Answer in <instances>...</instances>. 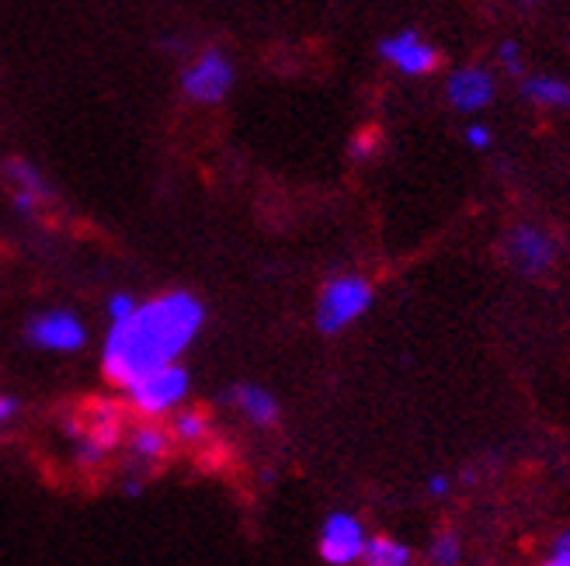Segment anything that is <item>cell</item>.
I'll use <instances>...</instances> for the list:
<instances>
[{
    "label": "cell",
    "mask_w": 570,
    "mask_h": 566,
    "mask_svg": "<svg viewBox=\"0 0 570 566\" xmlns=\"http://www.w3.org/2000/svg\"><path fill=\"white\" fill-rule=\"evenodd\" d=\"M550 563H553V566H570V532H567L563 539L557 543V549H553Z\"/></svg>",
    "instance_id": "obj_23"
},
{
    "label": "cell",
    "mask_w": 570,
    "mask_h": 566,
    "mask_svg": "<svg viewBox=\"0 0 570 566\" xmlns=\"http://www.w3.org/2000/svg\"><path fill=\"white\" fill-rule=\"evenodd\" d=\"M368 306H373V286H368L362 275H337L321 292L317 327L324 334H341L345 327H352Z\"/></svg>",
    "instance_id": "obj_3"
},
{
    "label": "cell",
    "mask_w": 570,
    "mask_h": 566,
    "mask_svg": "<svg viewBox=\"0 0 570 566\" xmlns=\"http://www.w3.org/2000/svg\"><path fill=\"white\" fill-rule=\"evenodd\" d=\"M188 389H191V376L178 361H167V365H157V369H147L126 386L132 410L142 414V417H164L170 410H178L185 404Z\"/></svg>",
    "instance_id": "obj_2"
},
{
    "label": "cell",
    "mask_w": 570,
    "mask_h": 566,
    "mask_svg": "<svg viewBox=\"0 0 570 566\" xmlns=\"http://www.w3.org/2000/svg\"><path fill=\"white\" fill-rule=\"evenodd\" d=\"M175 417H170V435H175L178 441H203L209 438V428H213V420L206 410H198V407H188V410H170Z\"/></svg>",
    "instance_id": "obj_13"
},
{
    "label": "cell",
    "mask_w": 570,
    "mask_h": 566,
    "mask_svg": "<svg viewBox=\"0 0 570 566\" xmlns=\"http://www.w3.org/2000/svg\"><path fill=\"white\" fill-rule=\"evenodd\" d=\"M136 306H139V299H136V296H129V292H116V296L108 299V317H111V320H122V317H129V314H132Z\"/></svg>",
    "instance_id": "obj_18"
},
{
    "label": "cell",
    "mask_w": 570,
    "mask_h": 566,
    "mask_svg": "<svg viewBox=\"0 0 570 566\" xmlns=\"http://www.w3.org/2000/svg\"><path fill=\"white\" fill-rule=\"evenodd\" d=\"M525 95H529L535 105H557V108L570 105V88H567V83H560V80H543V77H535V80L525 83Z\"/></svg>",
    "instance_id": "obj_16"
},
{
    "label": "cell",
    "mask_w": 570,
    "mask_h": 566,
    "mask_svg": "<svg viewBox=\"0 0 570 566\" xmlns=\"http://www.w3.org/2000/svg\"><path fill=\"white\" fill-rule=\"evenodd\" d=\"M365 549V528L355 515L345 512H334L324 528H321V539H317V553L324 563L331 566H348L355 559H362Z\"/></svg>",
    "instance_id": "obj_7"
},
{
    "label": "cell",
    "mask_w": 570,
    "mask_h": 566,
    "mask_svg": "<svg viewBox=\"0 0 570 566\" xmlns=\"http://www.w3.org/2000/svg\"><path fill=\"white\" fill-rule=\"evenodd\" d=\"M380 52H383V60H390L396 70L407 73V77H424V73H432L439 67V52L432 46H424L414 32H401L393 39H383Z\"/></svg>",
    "instance_id": "obj_8"
},
{
    "label": "cell",
    "mask_w": 570,
    "mask_h": 566,
    "mask_svg": "<svg viewBox=\"0 0 570 566\" xmlns=\"http://www.w3.org/2000/svg\"><path fill=\"white\" fill-rule=\"evenodd\" d=\"M466 139H470V147H476V150L491 147V132L483 129V126H470V129H466Z\"/></svg>",
    "instance_id": "obj_22"
},
{
    "label": "cell",
    "mask_w": 570,
    "mask_h": 566,
    "mask_svg": "<svg viewBox=\"0 0 570 566\" xmlns=\"http://www.w3.org/2000/svg\"><path fill=\"white\" fill-rule=\"evenodd\" d=\"M4 175H8V181H11L14 188L32 191V195L39 198V202H52V188L46 185V178H42L28 160H18V157L8 160V163H4Z\"/></svg>",
    "instance_id": "obj_14"
},
{
    "label": "cell",
    "mask_w": 570,
    "mask_h": 566,
    "mask_svg": "<svg viewBox=\"0 0 570 566\" xmlns=\"http://www.w3.org/2000/svg\"><path fill=\"white\" fill-rule=\"evenodd\" d=\"M432 559L442 563V566H452L455 559H460V539L455 535H439V539L432 543Z\"/></svg>",
    "instance_id": "obj_17"
},
{
    "label": "cell",
    "mask_w": 570,
    "mask_h": 566,
    "mask_svg": "<svg viewBox=\"0 0 570 566\" xmlns=\"http://www.w3.org/2000/svg\"><path fill=\"white\" fill-rule=\"evenodd\" d=\"M494 98V77L488 70H460L449 77V101L460 111H480Z\"/></svg>",
    "instance_id": "obj_9"
},
{
    "label": "cell",
    "mask_w": 570,
    "mask_h": 566,
    "mask_svg": "<svg viewBox=\"0 0 570 566\" xmlns=\"http://www.w3.org/2000/svg\"><path fill=\"white\" fill-rule=\"evenodd\" d=\"M28 345H36L42 351H56V355H73L88 345V327L80 324V317H73L70 309H49V314H39L28 320Z\"/></svg>",
    "instance_id": "obj_5"
},
{
    "label": "cell",
    "mask_w": 570,
    "mask_h": 566,
    "mask_svg": "<svg viewBox=\"0 0 570 566\" xmlns=\"http://www.w3.org/2000/svg\"><path fill=\"white\" fill-rule=\"evenodd\" d=\"M508 254H511V261H515L522 271L535 275V271H543L553 261V244L539 230H529V226H522V230L511 234Z\"/></svg>",
    "instance_id": "obj_11"
},
{
    "label": "cell",
    "mask_w": 570,
    "mask_h": 566,
    "mask_svg": "<svg viewBox=\"0 0 570 566\" xmlns=\"http://www.w3.org/2000/svg\"><path fill=\"white\" fill-rule=\"evenodd\" d=\"M206 324V306L198 296L178 289L150 302H139L129 317L111 320L101 348L105 376L116 386H129L136 376L157 365L178 361Z\"/></svg>",
    "instance_id": "obj_1"
},
{
    "label": "cell",
    "mask_w": 570,
    "mask_h": 566,
    "mask_svg": "<svg viewBox=\"0 0 570 566\" xmlns=\"http://www.w3.org/2000/svg\"><path fill=\"white\" fill-rule=\"evenodd\" d=\"M21 410V404L14 400V396H8V393H0V428H4L8 420H14V414Z\"/></svg>",
    "instance_id": "obj_21"
},
{
    "label": "cell",
    "mask_w": 570,
    "mask_h": 566,
    "mask_svg": "<svg viewBox=\"0 0 570 566\" xmlns=\"http://www.w3.org/2000/svg\"><path fill=\"white\" fill-rule=\"evenodd\" d=\"M362 559L373 566H407L411 563V549L404 543H393L386 535H376V539H365Z\"/></svg>",
    "instance_id": "obj_15"
},
{
    "label": "cell",
    "mask_w": 570,
    "mask_h": 566,
    "mask_svg": "<svg viewBox=\"0 0 570 566\" xmlns=\"http://www.w3.org/2000/svg\"><path fill=\"white\" fill-rule=\"evenodd\" d=\"M181 91L195 105H223L234 91V63L219 49L198 52L181 73Z\"/></svg>",
    "instance_id": "obj_4"
},
{
    "label": "cell",
    "mask_w": 570,
    "mask_h": 566,
    "mask_svg": "<svg viewBox=\"0 0 570 566\" xmlns=\"http://www.w3.org/2000/svg\"><path fill=\"white\" fill-rule=\"evenodd\" d=\"M230 404H234L250 424H258V428H275L278 417H282V407H278L275 396H272L265 386H254V383L234 386Z\"/></svg>",
    "instance_id": "obj_10"
},
{
    "label": "cell",
    "mask_w": 570,
    "mask_h": 566,
    "mask_svg": "<svg viewBox=\"0 0 570 566\" xmlns=\"http://www.w3.org/2000/svg\"><path fill=\"white\" fill-rule=\"evenodd\" d=\"M501 56H504V63H508V70L515 73L519 70V46L515 42H508L504 49H501Z\"/></svg>",
    "instance_id": "obj_24"
},
{
    "label": "cell",
    "mask_w": 570,
    "mask_h": 566,
    "mask_svg": "<svg viewBox=\"0 0 570 566\" xmlns=\"http://www.w3.org/2000/svg\"><path fill=\"white\" fill-rule=\"evenodd\" d=\"M428 494H432V497L449 494V479L445 476H432V484H428Z\"/></svg>",
    "instance_id": "obj_25"
},
{
    "label": "cell",
    "mask_w": 570,
    "mask_h": 566,
    "mask_svg": "<svg viewBox=\"0 0 570 566\" xmlns=\"http://www.w3.org/2000/svg\"><path fill=\"white\" fill-rule=\"evenodd\" d=\"M80 441V463H101L111 448L119 445L122 438V410L116 404H95L88 420H83V431H73Z\"/></svg>",
    "instance_id": "obj_6"
},
{
    "label": "cell",
    "mask_w": 570,
    "mask_h": 566,
    "mask_svg": "<svg viewBox=\"0 0 570 566\" xmlns=\"http://www.w3.org/2000/svg\"><path fill=\"white\" fill-rule=\"evenodd\" d=\"M39 198L32 195V191H21V188H14V212L18 216H24V219H32V216H39Z\"/></svg>",
    "instance_id": "obj_19"
},
{
    "label": "cell",
    "mask_w": 570,
    "mask_h": 566,
    "mask_svg": "<svg viewBox=\"0 0 570 566\" xmlns=\"http://www.w3.org/2000/svg\"><path fill=\"white\" fill-rule=\"evenodd\" d=\"M376 153V136L373 132H362L355 143H352V157L355 160H365V157H373Z\"/></svg>",
    "instance_id": "obj_20"
},
{
    "label": "cell",
    "mask_w": 570,
    "mask_h": 566,
    "mask_svg": "<svg viewBox=\"0 0 570 566\" xmlns=\"http://www.w3.org/2000/svg\"><path fill=\"white\" fill-rule=\"evenodd\" d=\"M126 494H129V497H139V494H142V484H126Z\"/></svg>",
    "instance_id": "obj_26"
},
{
    "label": "cell",
    "mask_w": 570,
    "mask_h": 566,
    "mask_svg": "<svg viewBox=\"0 0 570 566\" xmlns=\"http://www.w3.org/2000/svg\"><path fill=\"white\" fill-rule=\"evenodd\" d=\"M170 445H175V435L164 424H154V417H147L142 424H136L132 435H129V448L132 456L142 463H160L170 456Z\"/></svg>",
    "instance_id": "obj_12"
}]
</instances>
